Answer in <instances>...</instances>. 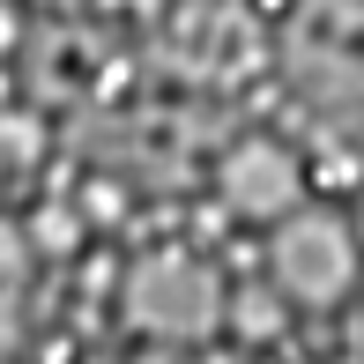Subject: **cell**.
Masks as SVG:
<instances>
[{"instance_id":"5b68a950","label":"cell","mask_w":364,"mask_h":364,"mask_svg":"<svg viewBox=\"0 0 364 364\" xmlns=\"http://www.w3.org/2000/svg\"><path fill=\"white\" fill-rule=\"evenodd\" d=\"M30 134H38L30 119H0V156H8V164H30V156H38V141H30Z\"/></svg>"},{"instance_id":"8992f818","label":"cell","mask_w":364,"mask_h":364,"mask_svg":"<svg viewBox=\"0 0 364 364\" xmlns=\"http://www.w3.org/2000/svg\"><path fill=\"white\" fill-rule=\"evenodd\" d=\"M23 8H15V0H0V68H8V60H15V45H23Z\"/></svg>"},{"instance_id":"7a4b0ae2","label":"cell","mask_w":364,"mask_h":364,"mask_svg":"<svg viewBox=\"0 0 364 364\" xmlns=\"http://www.w3.org/2000/svg\"><path fill=\"white\" fill-rule=\"evenodd\" d=\"M260 283L283 312H335L350 305L357 275H364V245H357V223L342 208H327L312 193L297 216H283L275 230H260Z\"/></svg>"},{"instance_id":"3957f363","label":"cell","mask_w":364,"mask_h":364,"mask_svg":"<svg viewBox=\"0 0 364 364\" xmlns=\"http://www.w3.org/2000/svg\"><path fill=\"white\" fill-rule=\"evenodd\" d=\"M305 201H312V171H305V156H297V141H283V134L223 141V156H216V208L230 223L275 230Z\"/></svg>"},{"instance_id":"277c9868","label":"cell","mask_w":364,"mask_h":364,"mask_svg":"<svg viewBox=\"0 0 364 364\" xmlns=\"http://www.w3.org/2000/svg\"><path fill=\"white\" fill-rule=\"evenodd\" d=\"M82 238H90V230H82V216H75V208H38V216H30V245H53V253H75Z\"/></svg>"},{"instance_id":"6da1fadb","label":"cell","mask_w":364,"mask_h":364,"mask_svg":"<svg viewBox=\"0 0 364 364\" xmlns=\"http://www.w3.org/2000/svg\"><path fill=\"white\" fill-rule=\"evenodd\" d=\"M223 297H230V283H223V268L208 253L156 245V253H141L119 275V320L141 342L178 357V350H201L208 335H223Z\"/></svg>"}]
</instances>
